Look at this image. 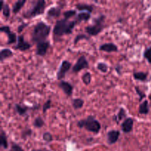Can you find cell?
Masks as SVG:
<instances>
[{"instance_id": "1", "label": "cell", "mask_w": 151, "mask_h": 151, "mask_svg": "<svg viewBox=\"0 0 151 151\" xmlns=\"http://www.w3.org/2000/svg\"><path fill=\"white\" fill-rule=\"evenodd\" d=\"M76 21H69L66 19H59L56 22L53 28V35L55 37L60 38L64 35H70L73 32L75 27L76 26Z\"/></svg>"}, {"instance_id": "2", "label": "cell", "mask_w": 151, "mask_h": 151, "mask_svg": "<svg viewBox=\"0 0 151 151\" xmlns=\"http://www.w3.org/2000/svg\"><path fill=\"white\" fill-rule=\"evenodd\" d=\"M51 32V26L44 22H39L34 27L31 35V39L33 43L42 42L47 41V38Z\"/></svg>"}, {"instance_id": "3", "label": "cell", "mask_w": 151, "mask_h": 151, "mask_svg": "<svg viewBox=\"0 0 151 151\" xmlns=\"http://www.w3.org/2000/svg\"><path fill=\"white\" fill-rule=\"evenodd\" d=\"M77 126L94 134H99L102 128L100 122L94 116H88L86 119L79 120L77 122Z\"/></svg>"}, {"instance_id": "4", "label": "cell", "mask_w": 151, "mask_h": 151, "mask_svg": "<svg viewBox=\"0 0 151 151\" xmlns=\"http://www.w3.org/2000/svg\"><path fill=\"white\" fill-rule=\"evenodd\" d=\"M106 16L105 15H99L98 16L93 19V24L86 27L85 32L90 36H97L98 34L103 32L104 28L106 27Z\"/></svg>"}, {"instance_id": "5", "label": "cell", "mask_w": 151, "mask_h": 151, "mask_svg": "<svg viewBox=\"0 0 151 151\" xmlns=\"http://www.w3.org/2000/svg\"><path fill=\"white\" fill-rule=\"evenodd\" d=\"M45 8L46 1L44 0H38L34 2V4L30 9L24 12L22 16L25 19H32L44 14Z\"/></svg>"}, {"instance_id": "6", "label": "cell", "mask_w": 151, "mask_h": 151, "mask_svg": "<svg viewBox=\"0 0 151 151\" xmlns=\"http://www.w3.org/2000/svg\"><path fill=\"white\" fill-rule=\"evenodd\" d=\"M88 68H89V63L87 60L86 58L84 55H82L78 58L75 64L72 66V71L73 73L77 74L83 69H86Z\"/></svg>"}, {"instance_id": "7", "label": "cell", "mask_w": 151, "mask_h": 151, "mask_svg": "<svg viewBox=\"0 0 151 151\" xmlns=\"http://www.w3.org/2000/svg\"><path fill=\"white\" fill-rule=\"evenodd\" d=\"M72 63L69 61V60H64L62 61V63H60V66H59V69L57 72V79L58 81H62L63 78H65L66 74L69 72V71L71 69L72 67Z\"/></svg>"}, {"instance_id": "8", "label": "cell", "mask_w": 151, "mask_h": 151, "mask_svg": "<svg viewBox=\"0 0 151 151\" xmlns=\"http://www.w3.org/2000/svg\"><path fill=\"white\" fill-rule=\"evenodd\" d=\"M31 47H32V45L25 40L24 36L23 35H19L18 36L16 45L14 46L13 48L16 50H19V51L21 52H25L27 50H29Z\"/></svg>"}, {"instance_id": "9", "label": "cell", "mask_w": 151, "mask_h": 151, "mask_svg": "<svg viewBox=\"0 0 151 151\" xmlns=\"http://www.w3.org/2000/svg\"><path fill=\"white\" fill-rule=\"evenodd\" d=\"M0 31L1 32H4V33L7 34V41L6 44L7 45H10V44H13L15 43H17V39H18V36L16 35V33L15 32H12L10 30V27L9 26H1L0 27Z\"/></svg>"}, {"instance_id": "10", "label": "cell", "mask_w": 151, "mask_h": 151, "mask_svg": "<svg viewBox=\"0 0 151 151\" xmlns=\"http://www.w3.org/2000/svg\"><path fill=\"white\" fill-rule=\"evenodd\" d=\"M50 47V42L49 41H42L36 44L35 55L40 57H44L47 55L49 49Z\"/></svg>"}, {"instance_id": "11", "label": "cell", "mask_w": 151, "mask_h": 151, "mask_svg": "<svg viewBox=\"0 0 151 151\" xmlns=\"http://www.w3.org/2000/svg\"><path fill=\"white\" fill-rule=\"evenodd\" d=\"M58 87L67 97H71L73 94L74 86L68 81H63V80L60 81L58 83Z\"/></svg>"}, {"instance_id": "12", "label": "cell", "mask_w": 151, "mask_h": 151, "mask_svg": "<svg viewBox=\"0 0 151 151\" xmlns=\"http://www.w3.org/2000/svg\"><path fill=\"white\" fill-rule=\"evenodd\" d=\"M134 120L132 117H127L120 125L121 130L124 134H129L133 131Z\"/></svg>"}, {"instance_id": "13", "label": "cell", "mask_w": 151, "mask_h": 151, "mask_svg": "<svg viewBox=\"0 0 151 151\" xmlns=\"http://www.w3.org/2000/svg\"><path fill=\"white\" fill-rule=\"evenodd\" d=\"M120 137V131L119 130H111L107 133L106 138H107V142L109 145H114L119 140Z\"/></svg>"}, {"instance_id": "14", "label": "cell", "mask_w": 151, "mask_h": 151, "mask_svg": "<svg viewBox=\"0 0 151 151\" xmlns=\"http://www.w3.org/2000/svg\"><path fill=\"white\" fill-rule=\"evenodd\" d=\"M99 50L105 52H117L119 51L118 47L111 42L105 43L99 47Z\"/></svg>"}, {"instance_id": "15", "label": "cell", "mask_w": 151, "mask_h": 151, "mask_svg": "<svg viewBox=\"0 0 151 151\" xmlns=\"http://www.w3.org/2000/svg\"><path fill=\"white\" fill-rule=\"evenodd\" d=\"M38 109V108L35 107H29L27 106H25V105H22L19 104V103H16L14 106V109L15 111L21 116H26L27 114V111L29 110V109Z\"/></svg>"}, {"instance_id": "16", "label": "cell", "mask_w": 151, "mask_h": 151, "mask_svg": "<svg viewBox=\"0 0 151 151\" xmlns=\"http://www.w3.org/2000/svg\"><path fill=\"white\" fill-rule=\"evenodd\" d=\"M127 118V112L126 110H125L124 108L121 107L119 108V111H118V113L116 114V115L112 117V119H113L114 122H116L117 124H119V122H121L122 120H125V119Z\"/></svg>"}, {"instance_id": "17", "label": "cell", "mask_w": 151, "mask_h": 151, "mask_svg": "<svg viewBox=\"0 0 151 151\" xmlns=\"http://www.w3.org/2000/svg\"><path fill=\"white\" fill-rule=\"evenodd\" d=\"M60 14H61V7H60L59 6H56V7H52L51 8L47 10V16L49 18L57 19V18L60 17Z\"/></svg>"}, {"instance_id": "18", "label": "cell", "mask_w": 151, "mask_h": 151, "mask_svg": "<svg viewBox=\"0 0 151 151\" xmlns=\"http://www.w3.org/2000/svg\"><path fill=\"white\" fill-rule=\"evenodd\" d=\"M75 7L78 10L81 12H88L91 13L94 10V5L93 4H86V3H78L75 5Z\"/></svg>"}, {"instance_id": "19", "label": "cell", "mask_w": 151, "mask_h": 151, "mask_svg": "<svg viewBox=\"0 0 151 151\" xmlns=\"http://www.w3.org/2000/svg\"><path fill=\"white\" fill-rule=\"evenodd\" d=\"M91 18V15L90 13L88 12H80L79 13H78L76 16V22L77 24H79L82 22H88V20H90V19Z\"/></svg>"}, {"instance_id": "20", "label": "cell", "mask_w": 151, "mask_h": 151, "mask_svg": "<svg viewBox=\"0 0 151 151\" xmlns=\"http://www.w3.org/2000/svg\"><path fill=\"white\" fill-rule=\"evenodd\" d=\"M150 112L148 100H144L139 106V113L142 115H147Z\"/></svg>"}, {"instance_id": "21", "label": "cell", "mask_w": 151, "mask_h": 151, "mask_svg": "<svg viewBox=\"0 0 151 151\" xmlns=\"http://www.w3.org/2000/svg\"><path fill=\"white\" fill-rule=\"evenodd\" d=\"M0 145L4 150H7L9 147L7 136L3 129H1V132H0Z\"/></svg>"}, {"instance_id": "22", "label": "cell", "mask_w": 151, "mask_h": 151, "mask_svg": "<svg viewBox=\"0 0 151 151\" xmlns=\"http://www.w3.org/2000/svg\"><path fill=\"white\" fill-rule=\"evenodd\" d=\"M147 76L148 73L144 72H134L133 73V77L134 80L137 81H140V82H145L147 80Z\"/></svg>"}, {"instance_id": "23", "label": "cell", "mask_w": 151, "mask_h": 151, "mask_svg": "<svg viewBox=\"0 0 151 151\" xmlns=\"http://www.w3.org/2000/svg\"><path fill=\"white\" fill-rule=\"evenodd\" d=\"M13 52L8 48H4L0 51V61L3 62L4 60L13 57Z\"/></svg>"}, {"instance_id": "24", "label": "cell", "mask_w": 151, "mask_h": 151, "mask_svg": "<svg viewBox=\"0 0 151 151\" xmlns=\"http://www.w3.org/2000/svg\"><path fill=\"white\" fill-rule=\"evenodd\" d=\"M27 1L26 0H19V1H16L14 3L13 6V8H12V12H13L14 14H17L18 13L20 12V10L23 8V7L24 6V4H26Z\"/></svg>"}, {"instance_id": "25", "label": "cell", "mask_w": 151, "mask_h": 151, "mask_svg": "<svg viewBox=\"0 0 151 151\" xmlns=\"http://www.w3.org/2000/svg\"><path fill=\"white\" fill-rule=\"evenodd\" d=\"M72 106L75 110L81 109L84 106V100L81 98H74L72 100Z\"/></svg>"}, {"instance_id": "26", "label": "cell", "mask_w": 151, "mask_h": 151, "mask_svg": "<svg viewBox=\"0 0 151 151\" xmlns=\"http://www.w3.org/2000/svg\"><path fill=\"white\" fill-rule=\"evenodd\" d=\"M1 12L2 15L4 18L7 19L10 16V8L7 3L4 2V1H1Z\"/></svg>"}, {"instance_id": "27", "label": "cell", "mask_w": 151, "mask_h": 151, "mask_svg": "<svg viewBox=\"0 0 151 151\" xmlns=\"http://www.w3.org/2000/svg\"><path fill=\"white\" fill-rule=\"evenodd\" d=\"M45 125V122H44V119H43L41 116H38L37 117L35 118V119L33 120V126L35 128L38 129V128H41L42 127L44 126Z\"/></svg>"}, {"instance_id": "28", "label": "cell", "mask_w": 151, "mask_h": 151, "mask_svg": "<svg viewBox=\"0 0 151 151\" xmlns=\"http://www.w3.org/2000/svg\"><path fill=\"white\" fill-rule=\"evenodd\" d=\"M32 134V131L29 128H25L21 132V138L24 140L30 137Z\"/></svg>"}, {"instance_id": "29", "label": "cell", "mask_w": 151, "mask_h": 151, "mask_svg": "<svg viewBox=\"0 0 151 151\" xmlns=\"http://www.w3.org/2000/svg\"><path fill=\"white\" fill-rule=\"evenodd\" d=\"M81 79H82L83 83L85 84L86 86H88L90 83H91V73H90V72H88L84 73L83 75H82V78H81Z\"/></svg>"}, {"instance_id": "30", "label": "cell", "mask_w": 151, "mask_h": 151, "mask_svg": "<svg viewBox=\"0 0 151 151\" xmlns=\"http://www.w3.org/2000/svg\"><path fill=\"white\" fill-rule=\"evenodd\" d=\"M97 69H98L100 72H103V73H106L109 71V66L106 64V63L103 62H99L97 64Z\"/></svg>"}, {"instance_id": "31", "label": "cell", "mask_w": 151, "mask_h": 151, "mask_svg": "<svg viewBox=\"0 0 151 151\" xmlns=\"http://www.w3.org/2000/svg\"><path fill=\"white\" fill-rule=\"evenodd\" d=\"M77 14V10H66L65 12H63V16H64V19H67V20H69L70 18L74 17Z\"/></svg>"}, {"instance_id": "32", "label": "cell", "mask_w": 151, "mask_h": 151, "mask_svg": "<svg viewBox=\"0 0 151 151\" xmlns=\"http://www.w3.org/2000/svg\"><path fill=\"white\" fill-rule=\"evenodd\" d=\"M135 91L137 95L139 96V100L140 102H142V100H143L146 97L145 92H144L142 90H141V88H140L139 86H135Z\"/></svg>"}, {"instance_id": "33", "label": "cell", "mask_w": 151, "mask_h": 151, "mask_svg": "<svg viewBox=\"0 0 151 151\" xmlns=\"http://www.w3.org/2000/svg\"><path fill=\"white\" fill-rule=\"evenodd\" d=\"M143 57L147 60V61L150 64H151V46L145 50L144 52H143Z\"/></svg>"}, {"instance_id": "34", "label": "cell", "mask_w": 151, "mask_h": 151, "mask_svg": "<svg viewBox=\"0 0 151 151\" xmlns=\"http://www.w3.org/2000/svg\"><path fill=\"white\" fill-rule=\"evenodd\" d=\"M90 38L88 35H85V34H78L75 36V39H74V44L76 45L81 40H89Z\"/></svg>"}, {"instance_id": "35", "label": "cell", "mask_w": 151, "mask_h": 151, "mask_svg": "<svg viewBox=\"0 0 151 151\" xmlns=\"http://www.w3.org/2000/svg\"><path fill=\"white\" fill-rule=\"evenodd\" d=\"M42 139L44 142H46L47 143H50L51 142H52L53 140V137L50 132H45L43 134Z\"/></svg>"}, {"instance_id": "36", "label": "cell", "mask_w": 151, "mask_h": 151, "mask_svg": "<svg viewBox=\"0 0 151 151\" xmlns=\"http://www.w3.org/2000/svg\"><path fill=\"white\" fill-rule=\"evenodd\" d=\"M52 108V101L51 100H48L44 103L42 106V112L43 114H46V112Z\"/></svg>"}, {"instance_id": "37", "label": "cell", "mask_w": 151, "mask_h": 151, "mask_svg": "<svg viewBox=\"0 0 151 151\" xmlns=\"http://www.w3.org/2000/svg\"><path fill=\"white\" fill-rule=\"evenodd\" d=\"M9 151H24V149L19 145V144H16V143L13 142L11 145V147Z\"/></svg>"}, {"instance_id": "38", "label": "cell", "mask_w": 151, "mask_h": 151, "mask_svg": "<svg viewBox=\"0 0 151 151\" xmlns=\"http://www.w3.org/2000/svg\"><path fill=\"white\" fill-rule=\"evenodd\" d=\"M28 25H29V23H27V22H22V24H19L17 27L18 33L20 34L21 32H22V31H23L24 29L25 28L28 26Z\"/></svg>"}, {"instance_id": "39", "label": "cell", "mask_w": 151, "mask_h": 151, "mask_svg": "<svg viewBox=\"0 0 151 151\" xmlns=\"http://www.w3.org/2000/svg\"><path fill=\"white\" fill-rule=\"evenodd\" d=\"M145 24V26L147 27V29H148L149 34L151 35V15L147 18Z\"/></svg>"}, {"instance_id": "40", "label": "cell", "mask_w": 151, "mask_h": 151, "mask_svg": "<svg viewBox=\"0 0 151 151\" xmlns=\"http://www.w3.org/2000/svg\"><path fill=\"white\" fill-rule=\"evenodd\" d=\"M115 70H116V73L119 75H121V71H122V66L120 64H116L115 66Z\"/></svg>"}, {"instance_id": "41", "label": "cell", "mask_w": 151, "mask_h": 151, "mask_svg": "<svg viewBox=\"0 0 151 151\" xmlns=\"http://www.w3.org/2000/svg\"><path fill=\"white\" fill-rule=\"evenodd\" d=\"M31 151H43V150H41V149H32Z\"/></svg>"}, {"instance_id": "42", "label": "cell", "mask_w": 151, "mask_h": 151, "mask_svg": "<svg viewBox=\"0 0 151 151\" xmlns=\"http://www.w3.org/2000/svg\"><path fill=\"white\" fill-rule=\"evenodd\" d=\"M44 151H50V150H45Z\"/></svg>"}, {"instance_id": "43", "label": "cell", "mask_w": 151, "mask_h": 151, "mask_svg": "<svg viewBox=\"0 0 151 151\" xmlns=\"http://www.w3.org/2000/svg\"><path fill=\"white\" fill-rule=\"evenodd\" d=\"M150 138H151V134H150Z\"/></svg>"}]
</instances>
